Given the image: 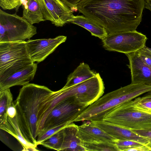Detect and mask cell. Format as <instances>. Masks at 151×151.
Masks as SVG:
<instances>
[{
    "label": "cell",
    "mask_w": 151,
    "mask_h": 151,
    "mask_svg": "<svg viewBox=\"0 0 151 151\" xmlns=\"http://www.w3.org/2000/svg\"><path fill=\"white\" fill-rule=\"evenodd\" d=\"M61 151H86L83 142L78 135V126L73 123L64 127Z\"/></svg>",
    "instance_id": "obj_16"
},
{
    "label": "cell",
    "mask_w": 151,
    "mask_h": 151,
    "mask_svg": "<svg viewBox=\"0 0 151 151\" xmlns=\"http://www.w3.org/2000/svg\"><path fill=\"white\" fill-rule=\"evenodd\" d=\"M70 124V123L64 124L60 125L50 129L43 133L40 134L38 135L36 140L37 146L40 145V143L45 140L65 126Z\"/></svg>",
    "instance_id": "obj_25"
},
{
    "label": "cell",
    "mask_w": 151,
    "mask_h": 151,
    "mask_svg": "<svg viewBox=\"0 0 151 151\" xmlns=\"http://www.w3.org/2000/svg\"><path fill=\"white\" fill-rule=\"evenodd\" d=\"M22 4V0H0V6L4 10H17Z\"/></svg>",
    "instance_id": "obj_26"
},
{
    "label": "cell",
    "mask_w": 151,
    "mask_h": 151,
    "mask_svg": "<svg viewBox=\"0 0 151 151\" xmlns=\"http://www.w3.org/2000/svg\"><path fill=\"white\" fill-rule=\"evenodd\" d=\"M115 143L119 151H126L127 149L134 147L144 145L138 142L130 140H120L115 139Z\"/></svg>",
    "instance_id": "obj_24"
},
{
    "label": "cell",
    "mask_w": 151,
    "mask_h": 151,
    "mask_svg": "<svg viewBox=\"0 0 151 151\" xmlns=\"http://www.w3.org/2000/svg\"><path fill=\"white\" fill-rule=\"evenodd\" d=\"M145 0H82L78 11L104 27L108 34L136 30Z\"/></svg>",
    "instance_id": "obj_1"
},
{
    "label": "cell",
    "mask_w": 151,
    "mask_h": 151,
    "mask_svg": "<svg viewBox=\"0 0 151 151\" xmlns=\"http://www.w3.org/2000/svg\"><path fill=\"white\" fill-rule=\"evenodd\" d=\"M37 33L36 27L22 17L0 9V42L25 41Z\"/></svg>",
    "instance_id": "obj_7"
},
{
    "label": "cell",
    "mask_w": 151,
    "mask_h": 151,
    "mask_svg": "<svg viewBox=\"0 0 151 151\" xmlns=\"http://www.w3.org/2000/svg\"><path fill=\"white\" fill-rule=\"evenodd\" d=\"M137 98L117 106L102 120L130 129L151 130V112L137 107Z\"/></svg>",
    "instance_id": "obj_5"
},
{
    "label": "cell",
    "mask_w": 151,
    "mask_h": 151,
    "mask_svg": "<svg viewBox=\"0 0 151 151\" xmlns=\"http://www.w3.org/2000/svg\"><path fill=\"white\" fill-rule=\"evenodd\" d=\"M58 91L46 103L41 112L38 135L50 129L74 120L87 106L77 102L73 97L63 99L58 96Z\"/></svg>",
    "instance_id": "obj_4"
},
{
    "label": "cell",
    "mask_w": 151,
    "mask_h": 151,
    "mask_svg": "<svg viewBox=\"0 0 151 151\" xmlns=\"http://www.w3.org/2000/svg\"><path fill=\"white\" fill-rule=\"evenodd\" d=\"M145 98L151 99V91L148 92V93L143 96Z\"/></svg>",
    "instance_id": "obj_32"
},
{
    "label": "cell",
    "mask_w": 151,
    "mask_h": 151,
    "mask_svg": "<svg viewBox=\"0 0 151 151\" xmlns=\"http://www.w3.org/2000/svg\"><path fill=\"white\" fill-rule=\"evenodd\" d=\"M66 39V36L60 35L53 38L29 40L26 46L29 57L34 63L42 62Z\"/></svg>",
    "instance_id": "obj_11"
},
{
    "label": "cell",
    "mask_w": 151,
    "mask_h": 151,
    "mask_svg": "<svg viewBox=\"0 0 151 151\" xmlns=\"http://www.w3.org/2000/svg\"><path fill=\"white\" fill-rule=\"evenodd\" d=\"M147 2H149L151 4V0H145Z\"/></svg>",
    "instance_id": "obj_35"
},
{
    "label": "cell",
    "mask_w": 151,
    "mask_h": 151,
    "mask_svg": "<svg viewBox=\"0 0 151 151\" xmlns=\"http://www.w3.org/2000/svg\"><path fill=\"white\" fill-rule=\"evenodd\" d=\"M145 46L137 52L142 61L151 67V52L147 50Z\"/></svg>",
    "instance_id": "obj_28"
},
{
    "label": "cell",
    "mask_w": 151,
    "mask_h": 151,
    "mask_svg": "<svg viewBox=\"0 0 151 151\" xmlns=\"http://www.w3.org/2000/svg\"><path fill=\"white\" fill-rule=\"evenodd\" d=\"M85 29L91 33V35L99 37L101 40L108 35L105 28L90 20L84 16H74L70 22Z\"/></svg>",
    "instance_id": "obj_19"
},
{
    "label": "cell",
    "mask_w": 151,
    "mask_h": 151,
    "mask_svg": "<svg viewBox=\"0 0 151 151\" xmlns=\"http://www.w3.org/2000/svg\"><path fill=\"white\" fill-rule=\"evenodd\" d=\"M147 39L145 35L136 30L109 34L102 41L105 50L126 54L144 47Z\"/></svg>",
    "instance_id": "obj_9"
},
{
    "label": "cell",
    "mask_w": 151,
    "mask_h": 151,
    "mask_svg": "<svg viewBox=\"0 0 151 151\" xmlns=\"http://www.w3.org/2000/svg\"><path fill=\"white\" fill-rule=\"evenodd\" d=\"M45 20H49L57 27H62L70 22L73 12L61 0H39Z\"/></svg>",
    "instance_id": "obj_10"
},
{
    "label": "cell",
    "mask_w": 151,
    "mask_h": 151,
    "mask_svg": "<svg viewBox=\"0 0 151 151\" xmlns=\"http://www.w3.org/2000/svg\"><path fill=\"white\" fill-rule=\"evenodd\" d=\"M96 74L91 70L88 64L83 62L81 63L69 75L64 86L70 87L82 82L95 76Z\"/></svg>",
    "instance_id": "obj_20"
},
{
    "label": "cell",
    "mask_w": 151,
    "mask_h": 151,
    "mask_svg": "<svg viewBox=\"0 0 151 151\" xmlns=\"http://www.w3.org/2000/svg\"><path fill=\"white\" fill-rule=\"evenodd\" d=\"M78 135L85 142L102 141L114 143L116 139L90 121L78 126Z\"/></svg>",
    "instance_id": "obj_15"
},
{
    "label": "cell",
    "mask_w": 151,
    "mask_h": 151,
    "mask_svg": "<svg viewBox=\"0 0 151 151\" xmlns=\"http://www.w3.org/2000/svg\"><path fill=\"white\" fill-rule=\"evenodd\" d=\"M131 130L139 135L151 140V130L146 129Z\"/></svg>",
    "instance_id": "obj_29"
},
{
    "label": "cell",
    "mask_w": 151,
    "mask_h": 151,
    "mask_svg": "<svg viewBox=\"0 0 151 151\" xmlns=\"http://www.w3.org/2000/svg\"><path fill=\"white\" fill-rule=\"evenodd\" d=\"M105 88L99 74L88 79L73 86H64L58 90L60 99L73 97L78 103L88 106L102 96Z\"/></svg>",
    "instance_id": "obj_8"
},
{
    "label": "cell",
    "mask_w": 151,
    "mask_h": 151,
    "mask_svg": "<svg viewBox=\"0 0 151 151\" xmlns=\"http://www.w3.org/2000/svg\"><path fill=\"white\" fill-rule=\"evenodd\" d=\"M115 139L135 141L146 145L149 142L148 139L140 136L130 129L106 122L103 120L91 121Z\"/></svg>",
    "instance_id": "obj_13"
},
{
    "label": "cell",
    "mask_w": 151,
    "mask_h": 151,
    "mask_svg": "<svg viewBox=\"0 0 151 151\" xmlns=\"http://www.w3.org/2000/svg\"><path fill=\"white\" fill-rule=\"evenodd\" d=\"M0 128L15 137L21 144L24 150H37L33 145L28 142L23 137L21 132L17 115L14 117L7 115L6 120L0 123Z\"/></svg>",
    "instance_id": "obj_17"
},
{
    "label": "cell",
    "mask_w": 151,
    "mask_h": 151,
    "mask_svg": "<svg viewBox=\"0 0 151 151\" xmlns=\"http://www.w3.org/2000/svg\"><path fill=\"white\" fill-rule=\"evenodd\" d=\"M136 104L140 108L151 112V99L144 97H137Z\"/></svg>",
    "instance_id": "obj_27"
},
{
    "label": "cell",
    "mask_w": 151,
    "mask_h": 151,
    "mask_svg": "<svg viewBox=\"0 0 151 151\" xmlns=\"http://www.w3.org/2000/svg\"><path fill=\"white\" fill-rule=\"evenodd\" d=\"M145 47L147 50H148L151 52V48L148 47L146 46H145Z\"/></svg>",
    "instance_id": "obj_34"
},
{
    "label": "cell",
    "mask_w": 151,
    "mask_h": 151,
    "mask_svg": "<svg viewBox=\"0 0 151 151\" xmlns=\"http://www.w3.org/2000/svg\"><path fill=\"white\" fill-rule=\"evenodd\" d=\"M151 151L150 149L145 145H142L134 147L132 148L127 149L126 151Z\"/></svg>",
    "instance_id": "obj_31"
},
{
    "label": "cell",
    "mask_w": 151,
    "mask_h": 151,
    "mask_svg": "<svg viewBox=\"0 0 151 151\" xmlns=\"http://www.w3.org/2000/svg\"><path fill=\"white\" fill-rule=\"evenodd\" d=\"M83 145L86 151H119L115 143L109 142L102 141L92 142H83Z\"/></svg>",
    "instance_id": "obj_22"
},
{
    "label": "cell",
    "mask_w": 151,
    "mask_h": 151,
    "mask_svg": "<svg viewBox=\"0 0 151 151\" xmlns=\"http://www.w3.org/2000/svg\"><path fill=\"white\" fill-rule=\"evenodd\" d=\"M37 64L35 63L21 68L7 78L0 81V91L16 86H23L32 81L35 75Z\"/></svg>",
    "instance_id": "obj_14"
},
{
    "label": "cell",
    "mask_w": 151,
    "mask_h": 151,
    "mask_svg": "<svg viewBox=\"0 0 151 151\" xmlns=\"http://www.w3.org/2000/svg\"><path fill=\"white\" fill-rule=\"evenodd\" d=\"M129 61L132 83L151 86V67L145 64L137 52L126 54Z\"/></svg>",
    "instance_id": "obj_12"
},
{
    "label": "cell",
    "mask_w": 151,
    "mask_h": 151,
    "mask_svg": "<svg viewBox=\"0 0 151 151\" xmlns=\"http://www.w3.org/2000/svg\"><path fill=\"white\" fill-rule=\"evenodd\" d=\"M151 91V86L132 83L109 93L87 106L73 122L102 120L117 106Z\"/></svg>",
    "instance_id": "obj_3"
},
{
    "label": "cell",
    "mask_w": 151,
    "mask_h": 151,
    "mask_svg": "<svg viewBox=\"0 0 151 151\" xmlns=\"http://www.w3.org/2000/svg\"><path fill=\"white\" fill-rule=\"evenodd\" d=\"M22 17L32 24L45 20L41 11L39 0H22Z\"/></svg>",
    "instance_id": "obj_18"
},
{
    "label": "cell",
    "mask_w": 151,
    "mask_h": 151,
    "mask_svg": "<svg viewBox=\"0 0 151 151\" xmlns=\"http://www.w3.org/2000/svg\"><path fill=\"white\" fill-rule=\"evenodd\" d=\"M13 102L9 88L0 91V123L6 120L8 109Z\"/></svg>",
    "instance_id": "obj_21"
},
{
    "label": "cell",
    "mask_w": 151,
    "mask_h": 151,
    "mask_svg": "<svg viewBox=\"0 0 151 151\" xmlns=\"http://www.w3.org/2000/svg\"><path fill=\"white\" fill-rule=\"evenodd\" d=\"M33 63L27 52L26 41L0 42V81Z\"/></svg>",
    "instance_id": "obj_6"
},
{
    "label": "cell",
    "mask_w": 151,
    "mask_h": 151,
    "mask_svg": "<svg viewBox=\"0 0 151 151\" xmlns=\"http://www.w3.org/2000/svg\"><path fill=\"white\" fill-rule=\"evenodd\" d=\"M73 12L77 11V6L82 0H61Z\"/></svg>",
    "instance_id": "obj_30"
},
{
    "label": "cell",
    "mask_w": 151,
    "mask_h": 151,
    "mask_svg": "<svg viewBox=\"0 0 151 151\" xmlns=\"http://www.w3.org/2000/svg\"><path fill=\"white\" fill-rule=\"evenodd\" d=\"M63 128L40 143V145L50 149L61 151L64 137Z\"/></svg>",
    "instance_id": "obj_23"
},
{
    "label": "cell",
    "mask_w": 151,
    "mask_h": 151,
    "mask_svg": "<svg viewBox=\"0 0 151 151\" xmlns=\"http://www.w3.org/2000/svg\"><path fill=\"white\" fill-rule=\"evenodd\" d=\"M149 140V142L147 144L146 146L148 147L151 151V140Z\"/></svg>",
    "instance_id": "obj_33"
},
{
    "label": "cell",
    "mask_w": 151,
    "mask_h": 151,
    "mask_svg": "<svg viewBox=\"0 0 151 151\" xmlns=\"http://www.w3.org/2000/svg\"><path fill=\"white\" fill-rule=\"evenodd\" d=\"M54 92L45 86L29 83L23 86L14 102L21 133L28 142L36 147L40 113Z\"/></svg>",
    "instance_id": "obj_2"
}]
</instances>
